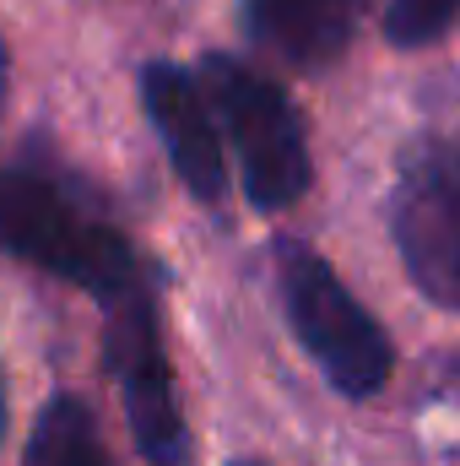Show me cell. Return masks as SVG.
<instances>
[{
  "label": "cell",
  "instance_id": "6da1fadb",
  "mask_svg": "<svg viewBox=\"0 0 460 466\" xmlns=\"http://www.w3.org/2000/svg\"><path fill=\"white\" fill-rule=\"evenodd\" d=\"M0 255L82 288L104 315L157 293L135 244L76 190L33 168H0Z\"/></svg>",
  "mask_w": 460,
  "mask_h": 466
},
{
  "label": "cell",
  "instance_id": "7a4b0ae2",
  "mask_svg": "<svg viewBox=\"0 0 460 466\" xmlns=\"http://www.w3.org/2000/svg\"><path fill=\"white\" fill-rule=\"evenodd\" d=\"M271 266H276V299L287 309V326H293L298 348L320 363L331 390L346 401L379 396L390 385L395 348H390L385 326L352 299V288L336 277V266L298 238H276Z\"/></svg>",
  "mask_w": 460,
  "mask_h": 466
},
{
  "label": "cell",
  "instance_id": "3957f363",
  "mask_svg": "<svg viewBox=\"0 0 460 466\" xmlns=\"http://www.w3.org/2000/svg\"><path fill=\"white\" fill-rule=\"evenodd\" d=\"M390 233L417 293L460 315V104L406 141L390 190Z\"/></svg>",
  "mask_w": 460,
  "mask_h": 466
},
{
  "label": "cell",
  "instance_id": "277c9868",
  "mask_svg": "<svg viewBox=\"0 0 460 466\" xmlns=\"http://www.w3.org/2000/svg\"><path fill=\"white\" fill-rule=\"evenodd\" d=\"M201 87L217 109V125L228 130L238 152V179L255 212H282L304 201L315 185V157H309V130L293 98L249 60L238 55H206Z\"/></svg>",
  "mask_w": 460,
  "mask_h": 466
},
{
  "label": "cell",
  "instance_id": "5b68a950",
  "mask_svg": "<svg viewBox=\"0 0 460 466\" xmlns=\"http://www.w3.org/2000/svg\"><path fill=\"white\" fill-rule=\"evenodd\" d=\"M104 358H109V374H115L135 451L152 466H185L190 429H185L179 385H174L168 348H163L157 293H141V299L104 315Z\"/></svg>",
  "mask_w": 460,
  "mask_h": 466
},
{
  "label": "cell",
  "instance_id": "8992f818",
  "mask_svg": "<svg viewBox=\"0 0 460 466\" xmlns=\"http://www.w3.org/2000/svg\"><path fill=\"white\" fill-rule=\"evenodd\" d=\"M141 104H146L152 130L163 136L168 163L185 179V190L195 201H223L228 196V147H223V125H217L206 87L174 60H146Z\"/></svg>",
  "mask_w": 460,
  "mask_h": 466
},
{
  "label": "cell",
  "instance_id": "52a82bcc",
  "mask_svg": "<svg viewBox=\"0 0 460 466\" xmlns=\"http://www.w3.org/2000/svg\"><path fill=\"white\" fill-rule=\"evenodd\" d=\"M363 11L368 0H238L249 44L293 71L336 66L357 38Z\"/></svg>",
  "mask_w": 460,
  "mask_h": 466
},
{
  "label": "cell",
  "instance_id": "ba28073f",
  "mask_svg": "<svg viewBox=\"0 0 460 466\" xmlns=\"http://www.w3.org/2000/svg\"><path fill=\"white\" fill-rule=\"evenodd\" d=\"M22 466H115V456L104 451V429H98L93 407L82 396L60 390L38 407Z\"/></svg>",
  "mask_w": 460,
  "mask_h": 466
},
{
  "label": "cell",
  "instance_id": "9c48e42d",
  "mask_svg": "<svg viewBox=\"0 0 460 466\" xmlns=\"http://www.w3.org/2000/svg\"><path fill=\"white\" fill-rule=\"evenodd\" d=\"M455 22H460V0H390L385 38L395 49H423V44H439Z\"/></svg>",
  "mask_w": 460,
  "mask_h": 466
},
{
  "label": "cell",
  "instance_id": "30bf717a",
  "mask_svg": "<svg viewBox=\"0 0 460 466\" xmlns=\"http://www.w3.org/2000/svg\"><path fill=\"white\" fill-rule=\"evenodd\" d=\"M5 93H11V55H5V44H0V109H5Z\"/></svg>",
  "mask_w": 460,
  "mask_h": 466
},
{
  "label": "cell",
  "instance_id": "8fae6325",
  "mask_svg": "<svg viewBox=\"0 0 460 466\" xmlns=\"http://www.w3.org/2000/svg\"><path fill=\"white\" fill-rule=\"evenodd\" d=\"M0 440H5V380H0Z\"/></svg>",
  "mask_w": 460,
  "mask_h": 466
},
{
  "label": "cell",
  "instance_id": "7c38bea8",
  "mask_svg": "<svg viewBox=\"0 0 460 466\" xmlns=\"http://www.w3.org/2000/svg\"><path fill=\"white\" fill-rule=\"evenodd\" d=\"M228 466H260V461H228Z\"/></svg>",
  "mask_w": 460,
  "mask_h": 466
}]
</instances>
